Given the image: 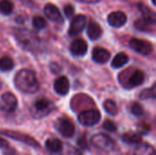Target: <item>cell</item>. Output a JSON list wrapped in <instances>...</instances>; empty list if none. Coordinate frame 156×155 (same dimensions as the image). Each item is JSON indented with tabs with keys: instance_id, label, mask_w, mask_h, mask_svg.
Wrapping results in <instances>:
<instances>
[{
	"instance_id": "6da1fadb",
	"label": "cell",
	"mask_w": 156,
	"mask_h": 155,
	"mask_svg": "<svg viewBox=\"0 0 156 155\" xmlns=\"http://www.w3.org/2000/svg\"><path fill=\"white\" fill-rule=\"evenodd\" d=\"M15 86L20 91L27 94L35 93L39 89V82L34 71L27 69H20L14 79Z\"/></svg>"
},
{
	"instance_id": "7a4b0ae2",
	"label": "cell",
	"mask_w": 156,
	"mask_h": 155,
	"mask_svg": "<svg viewBox=\"0 0 156 155\" xmlns=\"http://www.w3.org/2000/svg\"><path fill=\"white\" fill-rule=\"evenodd\" d=\"M90 143L98 150L102 152H112L115 148L114 140L106 133H98L91 137Z\"/></svg>"
},
{
	"instance_id": "3957f363",
	"label": "cell",
	"mask_w": 156,
	"mask_h": 155,
	"mask_svg": "<svg viewBox=\"0 0 156 155\" xmlns=\"http://www.w3.org/2000/svg\"><path fill=\"white\" fill-rule=\"evenodd\" d=\"M16 40L26 49H34L38 45V38L27 29H17L16 33Z\"/></svg>"
},
{
	"instance_id": "277c9868",
	"label": "cell",
	"mask_w": 156,
	"mask_h": 155,
	"mask_svg": "<svg viewBox=\"0 0 156 155\" xmlns=\"http://www.w3.org/2000/svg\"><path fill=\"white\" fill-rule=\"evenodd\" d=\"M53 109L54 104L51 100L46 98H41L35 101L32 113L37 118H42L46 115H48Z\"/></svg>"
},
{
	"instance_id": "5b68a950",
	"label": "cell",
	"mask_w": 156,
	"mask_h": 155,
	"mask_svg": "<svg viewBox=\"0 0 156 155\" xmlns=\"http://www.w3.org/2000/svg\"><path fill=\"white\" fill-rule=\"evenodd\" d=\"M101 114L96 109H90V110L83 111L78 116V120L80 123L88 127L96 125L101 121Z\"/></svg>"
},
{
	"instance_id": "8992f818",
	"label": "cell",
	"mask_w": 156,
	"mask_h": 155,
	"mask_svg": "<svg viewBox=\"0 0 156 155\" xmlns=\"http://www.w3.org/2000/svg\"><path fill=\"white\" fill-rule=\"evenodd\" d=\"M17 100L11 92L4 93L0 98V111L12 113L16 110Z\"/></svg>"
},
{
	"instance_id": "52a82bcc",
	"label": "cell",
	"mask_w": 156,
	"mask_h": 155,
	"mask_svg": "<svg viewBox=\"0 0 156 155\" xmlns=\"http://www.w3.org/2000/svg\"><path fill=\"white\" fill-rule=\"evenodd\" d=\"M129 46L132 49H133L137 53L144 56L150 55L154 50V47L151 42L144 39H139L136 37H133L130 40Z\"/></svg>"
},
{
	"instance_id": "ba28073f",
	"label": "cell",
	"mask_w": 156,
	"mask_h": 155,
	"mask_svg": "<svg viewBox=\"0 0 156 155\" xmlns=\"http://www.w3.org/2000/svg\"><path fill=\"white\" fill-rule=\"evenodd\" d=\"M1 133L5 136H7L15 141L17 142H21L24 143L26 144H28L32 147H39V143L32 137L24 134L22 132H15V131H8V130H5V131H1Z\"/></svg>"
},
{
	"instance_id": "9c48e42d",
	"label": "cell",
	"mask_w": 156,
	"mask_h": 155,
	"mask_svg": "<svg viewBox=\"0 0 156 155\" xmlns=\"http://www.w3.org/2000/svg\"><path fill=\"white\" fill-rule=\"evenodd\" d=\"M56 127L58 132L65 138H71L75 134V125L68 118H59L57 121Z\"/></svg>"
},
{
	"instance_id": "30bf717a",
	"label": "cell",
	"mask_w": 156,
	"mask_h": 155,
	"mask_svg": "<svg viewBox=\"0 0 156 155\" xmlns=\"http://www.w3.org/2000/svg\"><path fill=\"white\" fill-rule=\"evenodd\" d=\"M86 22H87V17L84 15H77L74 16V17L72 18L69 27V34L71 37L77 36L80 33L82 32L83 28L86 26Z\"/></svg>"
},
{
	"instance_id": "8fae6325",
	"label": "cell",
	"mask_w": 156,
	"mask_h": 155,
	"mask_svg": "<svg viewBox=\"0 0 156 155\" xmlns=\"http://www.w3.org/2000/svg\"><path fill=\"white\" fill-rule=\"evenodd\" d=\"M127 22V16L122 11H114L108 16V23L111 26L119 28L123 26Z\"/></svg>"
},
{
	"instance_id": "7c38bea8",
	"label": "cell",
	"mask_w": 156,
	"mask_h": 155,
	"mask_svg": "<svg viewBox=\"0 0 156 155\" xmlns=\"http://www.w3.org/2000/svg\"><path fill=\"white\" fill-rule=\"evenodd\" d=\"M69 49H70V52L72 53V55L78 56V57H82V56L86 55V53L88 51V45L84 39L76 38L71 43Z\"/></svg>"
},
{
	"instance_id": "4fadbf2b",
	"label": "cell",
	"mask_w": 156,
	"mask_h": 155,
	"mask_svg": "<svg viewBox=\"0 0 156 155\" xmlns=\"http://www.w3.org/2000/svg\"><path fill=\"white\" fill-rule=\"evenodd\" d=\"M54 90L60 96L67 95L69 91V81L68 78L65 76L58 78L54 82Z\"/></svg>"
},
{
	"instance_id": "5bb4252c",
	"label": "cell",
	"mask_w": 156,
	"mask_h": 155,
	"mask_svg": "<svg viewBox=\"0 0 156 155\" xmlns=\"http://www.w3.org/2000/svg\"><path fill=\"white\" fill-rule=\"evenodd\" d=\"M44 13L46 16L54 22H62V16L59 9L53 4H47L44 8Z\"/></svg>"
},
{
	"instance_id": "9a60e30c",
	"label": "cell",
	"mask_w": 156,
	"mask_h": 155,
	"mask_svg": "<svg viewBox=\"0 0 156 155\" xmlns=\"http://www.w3.org/2000/svg\"><path fill=\"white\" fill-rule=\"evenodd\" d=\"M111 58V53L109 50L103 48H95L92 51V59L99 64H105Z\"/></svg>"
},
{
	"instance_id": "2e32d148",
	"label": "cell",
	"mask_w": 156,
	"mask_h": 155,
	"mask_svg": "<svg viewBox=\"0 0 156 155\" xmlns=\"http://www.w3.org/2000/svg\"><path fill=\"white\" fill-rule=\"evenodd\" d=\"M144 79H145L144 73L140 69H135L129 78V80H128L129 85L127 86V88L139 87L144 82Z\"/></svg>"
},
{
	"instance_id": "e0dca14e",
	"label": "cell",
	"mask_w": 156,
	"mask_h": 155,
	"mask_svg": "<svg viewBox=\"0 0 156 155\" xmlns=\"http://www.w3.org/2000/svg\"><path fill=\"white\" fill-rule=\"evenodd\" d=\"M87 35L90 37V39L97 40L102 35V28L98 23L91 20L87 28Z\"/></svg>"
},
{
	"instance_id": "ac0fdd59",
	"label": "cell",
	"mask_w": 156,
	"mask_h": 155,
	"mask_svg": "<svg viewBox=\"0 0 156 155\" xmlns=\"http://www.w3.org/2000/svg\"><path fill=\"white\" fill-rule=\"evenodd\" d=\"M45 146L48 151L53 153H58L63 150V143L60 140L57 138L48 139L45 143Z\"/></svg>"
},
{
	"instance_id": "d6986e66",
	"label": "cell",
	"mask_w": 156,
	"mask_h": 155,
	"mask_svg": "<svg viewBox=\"0 0 156 155\" xmlns=\"http://www.w3.org/2000/svg\"><path fill=\"white\" fill-rule=\"evenodd\" d=\"M154 26H155L154 23H153L144 17H140L134 22V26L138 30L144 31V32H154Z\"/></svg>"
},
{
	"instance_id": "ffe728a7",
	"label": "cell",
	"mask_w": 156,
	"mask_h": 155,
	"mask_svg": "<svg viewBox=\"0 0 156 155\" xmlns=\"http://www.w3.org/2000/svg\"><path fill=\"white\" fill-rule=\"evenodd\" d=\"M122 140L125 143H128V144H139L141 143L143 138H142L141 133L129 132H125L122 134Z\"/></svg>"
},
{
	"instance_id": "44dd1931",
	"label": "cell",
	"mask_w": 156,
	"mask_h": 155,
	"mask_svg": "<svg viewBox=\"0 0 156 155\" xmlns=\"http://www.w3.org/2000/svg\"><path fill=\"white\" fill-rule=\"evenodd\" d=\"M134 155H155V150L149 143H139L134 150Z\"/></svg>"
},
{
	"instance_id": "7402d4cb",
	"label": "cell",
	"mask_w": 156,
	"mask_h": 155,
	"mask_svg": "<svg viewBox=\"0 0 156 155\" xmlns=\"http://www.w3.org/2000/svg\"><path fill=\"white\" fill-rule=\"evenodd\" d=\"M128 61H129L128 55L124 52H120L113 58L112 61V67L114 69H120L123 67L125 64H127Z\"/></svg>"
},
{
	"instance_id": "603a6c76",
	"label": "cell",
	"mask_w": 156,
	"mask_h": 155,
	"mask_svg": "<svg viewBox=\"0 0 156 155\" xmlns=\"http://www.w3.org/2000/svg\"><path fill=\"white\" fill-rule=\"evenodd\" d=\"M138 7H139V10L142 12L144 18H145V19H147V20H149V21H151V22L155 24L156 16L155 14H154V12L152 9H150L148 6H146L144 4H139Z\"/></svg>"
},
{
	"instance_id": "cb8c5ba5",
	"label": "cell",
	"mask_w": 156,
	"mask_h": 155,
	"mask_svg": "<svg viewBox=\"0 0 156 155\" xmlns=\"http://www.w3.org/2000/svg\"><path fill=\"white\" fill-rule=\"evenodd\" d=\"M103 107L104 110L106 111L107 113H109L110 115L115 116L118 113V107L117 104L114 100H106L103 103Z\"/></svg>"
},
{
	"instance_id": "d4e9b609",
	"label": "cell",
	"mask_w": 156,
	"mask_h": 155,
	"mask_svg": "<svg viewBox=\"0 0 156 155\" xmlns=\"http://www.w3.org/2000/svg\"><path fill=\"white\" fill-rule=\"evenodd\" d=\"M14 10V4L10 0H0V12L5 15H10Z\"/></svg>"
},
{
	"instance_id": "484cf974",
	"label": "cell",
	"mask_w": 156,
	"mask_h": 155,
	"mask_svg": "<svg viewBox=\"0 0 156 155\" xmlns=\"http://www.w3.org/2000/svg\"><path fill=\"white\" fill-rule=\"evenodd\" d=\"M15 66L13 59L9 57H3L0 58V70L1 71H9Z\"/></svg>"
},
{
	"instance_id": "4316f807",
	"label": "cell",
	"mask_w": 156,
	"mask_h": 155,
	"mask_svg": "<svg viewBox=\"0 0 156 155\" xmlns=\"http://www.w3.org/2000/svg\"><path fill=\"white\" fill-rule=\"evenodd\" d=\"M0 149L2 150V153L4 155H16L15 149L9 145L7 141H5L4 138L1 137H0Z\"/></svg>"
},
{
	"instance_id": "83f0119b",
	"label": "cell",
	"mask_w": 156,
	"mask_h": 155,
	"mask_svg": "<svg viewBox=\"0 0 156 155\" xmlns=\"http://www.w3.org/2000/svg\"><path fill=\"white\" fill-rule=\"evenodd\" d=\"M156 93H155V85L154 84L152 88L149 89H145L144 90L141 94H140V98L142 100H148V99H155Z\"/></svg>"
},
{
	"instance_id": "f1b7e54d",
	"label": "cell",
	"mask_w": 156,
	"mask_h": 155,
	"mask_svg": "<svg viewBox=\"0 0 156 155\" xmlns=\"http://www.w3.org/2000/svg\"><path fill=\"white\" fill-rule=\"evenodd\" d=\"M32 24H33L34 27L37 29H42V28L46 27V26H47L46 19L40 16H35L32 19Z\"/></svg>"
},
{
	"instance_id": "f546056e",
	"label": "cell",
	"mask_w": 156,
	"mask_h": 155,
	"mask_svg": "<svg viewBox=\"0 0 156 155\" xmlns=\"http://www.w3.org/2000/svg\"><path fill=\"white\" fill-rule=\"evenodd\" d=\"M131 111L133 114H134L136 116H142L144 112V107L140 103L134 102L131 107Z\"/></svg>"
},
{
	"instance_id": "4dcf8cb0",
	"label": "cell",
	"mask_w": 156,
	"mask_h": 155,
	"mask_svg": "<svg viewBox=\"0 0 156 155\" xmlns=\"http://www.w3.org/2000/svg\"><path fill=\"white\" fill-rule=\"evenodd\" d=\"M102 127H103L106 131L111 132H115L117 131V129H118L116 123H115L114 122L111 121V120H106V121L103 122Z\"/></svg>"
},
{
	"instance_id": "1f68e13d",
	"label": "cell",
	"mask_w": 156,
	"mask_h": 155,
	"mask_svg": "<svg viewBox=\"0 0 156 155\" xmlns=\"http://www.w3.org/2000/svg\"><path fill=\"white\" fill-rule=\"evenodd\" d=\"M64 13H65V15H66V16H67L68 18L71 17V16L74 15V13H75L74 6H73L72 5H70V4H67V5L64 6Z\"/></svg>"
},
{
	"instance_id": "d6a6232c",
	"label": "cell",
	"mask_w": 156,
	"mask_h": 155,
	"mask_svg": "<svg viewBox=\"0 0 156 155\" xmlns=\"http://www.w3.org/2000/svg\"><path fill=\"white\" fill-rule=\"evenodd\" d=\"M78 144H79V146H80L81 149H83V150H85V149L88 148V144H89V143H88L86 135H82V136L78 140Z\"/></svg>"
},
{
	"instance_id": "836d02e7",
	"label": "cell",
	"mask_w": 156,
	"mask_h": 155,
	"mask_svg": "<svg viewBox=\"0 0 156 155\" xmlns=\"http://www.w3.org/2000/svg\"><path fill=\"white\" fill-rule=\"evenodd\" d=\"M50 69H51V71L53 72V73H58L59 71H60V68H59V66L57 64V63H51L50 64Z\"/></svg>"
},
{
	"instance_id": "e575fe53",
	"label": "cell",
	"mask_w": 156,
	"mask_h": 155,
	"mask_svg": "<svg viewBox=\"0 0 156 155\" xmlns=\"http://www.w3.org/2000/svg\"><path fill=\"white\" fill-rule=\"evenodd\" d=\"M80 2H84V3H97L100 0H78Z\"/></svg>"
},
{
	"instance_id": "d590c367",
	"label": "cell",
	"mask_w": 156,
	"mask_h": 155,
	"mask_svg": "<svg viewBox=\"0 0 156 155\" xmlns=\"http://www.w3.org/2000/svg\"><path fill=\"white\" fill-rule=\"evenodd\" d=\"M20 2H22L23 4H26V5H27V4H30L31 3V0H19Z\"/></svg>"
},
{
	"instance_id": "8d00e7d4",
	"label": "cell",
	"mask_w": 156,
	"mask_h": 155,
	"mask_svg": "<svg viewBox=\"0 0 156 155\" xmlns=\"http://www.w3.org/2000/svg\"><path fill=\"white\" fill-rule=\"evenodd\" d=\"M152 2H153V4H154V5H155V0H152Z\"/></svg>"
}]
</instances>
